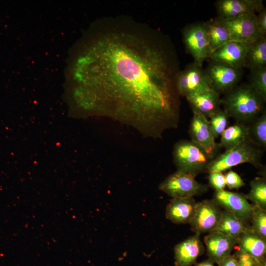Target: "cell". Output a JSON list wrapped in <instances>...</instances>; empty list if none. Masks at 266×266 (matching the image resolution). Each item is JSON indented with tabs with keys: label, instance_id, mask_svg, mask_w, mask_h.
I'll use <instances>...</instances> for the list:
<instances>
[{
	"label": "cell",
	"instance_id": "6da1fadb",
	"mask_svg": "<svg viewBox=\"0 0 266 266\" xmlns=\"http://www.w3.org/2000/svg\"><path fill=\"white\" fill-rule=\"evenodd\" d=\"M91 79L105 115L146 120L151 136L176 128L180 112L173 49L159 33L108 25L93 48Z\"/></svg>",
	"mask_w": 266,
	"mask_h": 266
},
{
	"label": "cell",
	"instance_id": "7a4b0ae2",
	"mask_svg": "<svg viewBox=\"0 0 266 266\" xmlns=\"http://www.w3.org/2000/svg\"><path fill=\"white\" fill-rule=\"evenodd\" d=\"M265 102L249 84L237 85L221 98V105L229 117L248 124L265 110Z\"/></svg>",
	"mask_w": 266,
	"mask_h": 266
},
{
	"label": "cell",
	"instance_id": "3957f363",
	"mask_svg": "<svg viewBox=\"0 0 266 266\" xmlns=\"http://www.w3.org/2000/svg\"><path fill=\"white\" fill-rule=\"evenodd\" d=\"M263 150L248 138L239 145L225 150L214 158L208 165L207 172H222L243 163L250 164L256 168H262Z\"/></svg>",
	"mask_w": 266,
	"mask_h": 266
},
{
	"label": "cell",
	"instance_id": "277c9868",
	"mask_svg": "<svg viewBox=\"0 0 266 266\" xmlns=\"http://www.w3.org/2000/svg\"><path fill=\"white\" fill-rule=\"evenodd\" d=\"M173 156L177 171L194 177L207 172L208 165L215 157L191 140L177 142L174 147Z\"/></svg>",
	"mask_w": 266,
	"mask_h": 266
},
{
	"label": "cell",
	"instance_id": "5b68a950",
	"mask_svg": "<svg viewBox=\"0 0 266 266\" xmlns=\"http://www.w3.org/2000/svg\"><path fill=\"white\" fill-rule=\"evenodd\" d=\"M183 39L188 52L194 62L202 66L204 61L209 58L211 50L206 22H195L185 27Z\"/></svg>",
	"mask_w": 266,
	"mask_h": 266
},
{
	"label": "cell",
	"instance_id": "8992f818",
	"mask_svg": "<svg viewBox=\"0 0 266 266\" xmlns=\"http://www.w3.org/2000/svg\"><path fill=\"white\" fill-rule=\"evenodd\" d=\"M159 189L172 198H189L205 193L208 186L198 182L190 174L177 171L163 180Z\"/></svg>",
	"mask_w": 266,
	"mask_h": 266
},
{
	"label": "cell",
	"instance_id": "52a82bcc",
	"mask_svg": "<svg viewBox=\"0 0 266 266\" xmlns=\"http://www.w3.org/2000/svg\"><path fill=\"white\" fill-rule=\"evenodd\" d=\"M177 88L180 96L186 98L212 89L205 70L194 62L179 72Z\"/></svg>",
	"mask_w": 266,
	"mask_h": 266
},
{
	"label": "cell",
	"instance_id": "ba28073f",
	"mask_svg": "<svg viewBox=\"0 0 266 266\" xmlns=\"http://www.w3.org/2000/svg\"><path fill=\"white\" fill-rule=\"evenodd\" d=\"M205 71L212 89L220 95L225 94L236 86L242 76V69L211 60Z\"/></svg>",
	"mask_w": 266,
	"mask_h": 266
},
{
	"label": "cell",
	"instance_id": "9c48e42d",
	"mask_svg": "<svg viewBox=\"0 0 266 266\" xmlns=\"http://www.w3.org/2000/svg\"><path fill=\"white\" fill-rule=\"evenodd\" d=\"M222 212L221 207L213 200L197 202L195 214L189 224L191 230L200 234L215 231Z\"/></svg>",
	"mask_w": 266,
	"mask_h": 266
},
{
	"label": "cell",
	"instance_id": "30bf717a",
	"mask_svg": "<svg viewBox=\"0 0 266 266\" xmlns=\"http://www.w3.org/2000/svg\"><path fill=\"white\" fill-rule=\"evenodd\" d=\"M212 200L221 208L233 213L240 220L249 225L253 205L248 202L244 195L224 189L215 191Z\"/></svg>",
	"mask_w": 266,
	"mask_h": 266
},
{
	"label": "cell",
	"instance_id": "8fae6325",
	"mask_svg": "<svg viewBox=\"0 0 266 266\" xmlns=\"http://www.w3.org/2000/svg\"><path fill=\"white\" fill-rule=\"evenodd\" d=\"M221 20L229 32L231 41L247 44L261 35L257 26L256 14H245L231 19Z\"/></svg>",
	"mask_w": 266,
	"mask_h": 266
},
{
	"label": "cell",
	"instance_id": "7c38bea8",
	"mask_svg": "<svg viewBox=\"0 0 266 266\" xmlns=\"http://www.w3.org/2000/svg\"><path fill=\"white\" fill-rule=\"evenodd\" d=\"M189 134L192 141L202 147L208 154L216 157L220 147L215 142L208 118L193 111V116L189 124Z\"/></svg>",
	"mask_w": 266,
	"mask_h": 266
},
{
	"label": "cell",
	"instance_id": "4fadbf2b",
	"mask_svg": "<svg viewBox=\"0 0 266 266\" xmlns=\"http://www.w3.org/2000/svg\"><path fill=\"white\" fill-rule=\"evenodd\" d=\"M215 6L217 17L222 20L245 14H256L264 7L262 0H218Z\"/></svg>",
	"mask_w": 266,
	"mask_h": 266
},
{
	"label": "cell",
	"instance_id": "5bb4252c",
	"mask_svg": "<svg viewBox=\"0 0 266 266\" xmlns=\"http://www.w3.org/2000/svg\"><path fill=\"white\" fill-rule=\"evenodd\" d=\"M237 239L214 231L204 237L208 258L217 263L231 253L237 245Z\"/></svg>",
	"mask_w": 266,
	"mask_h": 266
},
{
	"label": "cell",
	"instance_id": "9a60e30c",
	"mask_svg": "<svg viewBox=\"0 0 266 266\" xmlns=\"http://www.w3.org/2000/svg\"><path fill=\"white\" fill-rule=\"evenodd\" d=\"M247 43L230 41L213 51L211 60L221 62L237 69L244 67Z\"/></svg>",
	"mask_w": 266,
	"mask_h": 266
},
{
	"label": "cell",
	"instance_id": "2e32d148",
	"mask_svg": "<svg viewBox=\"0 0 266 266\" xmlns=\"http://www.w3.org/2000/svg\"><path fill=\"white\" fill-rule=\"evenodd\" d=\"M199 233L189 237L174 248L176 266H191L203 254L204 247Z\"/></svg>",
	"mask_w": 266,
	"mask_h": 266
},
{
	"label": "cell",
	"instance_id": "e0dca14e",
	"mask_svg": "<svg viewBox=\"0 0 266 266\" xmlns=\"http://www.w3.org/2000/svg\"><path fill=\"white\" fill-rule=\"evenodd\" d=\"M197 204L193 197L172 198L166 206V217L175 224H190Z\"/></svg>",
	"mask_w": 266,
	"mask_h": 266
},
{
	"label": "cell",
	"instance_id": "ac0fdd59",
	"mask_svg": "<svg viewBox=\"0 0 266 266\" xmlns=\"http://www.w3.org/2000/svg\"><path fill=\"white\" fill-rule=\"evenodd\" d=\"M193 111L209 118L220 109V95L213 89L186 98Z\"/></svg>",
	"mask_w": 266,
	"mask_h": 266
},
{
	"label": "cell",
	"instance_id": "d6986e66",
	"mask_svg": "<svg viewBox=\"0 0 266 266\" xmlns=\"http://www.w3.org/2000/svg\"><path fill=\"white\" fill-rule=\"evenodd\" d=\"M238 250L260 261L266 257V239L262 238L249 226L237 239Z\"/></svg>",
	"mask_w": 266,
	"mask_h": 266
},
{
	"label": "cell",
	"instance_id": "ffe728a7",
	"mask_svg": "<svg viewBox=\"0 0 266 266\" xmlns=\"http://www.w3.org/2000/svg\"><path fill=\"white\" fill-rule=\"evenodd\" d=\"M266 66V36L261 35L247 44L244 67L250 70Z\"/></svg>",
	"mask_w": 266,
	"mask_h": 266
},
{
	"label": "cell",
	"instance_id": "44dd1931",
	"mask_svg": "<svg viewBox=\"0 0 266 266\" xmlns=\"http://www.w3.org/2000/svg\"><path fill=\"white\" fill-rule=\"evenodd\" d=\"M220 137V147L225 150L234 147L248 139V124L236 122L227 127Z\"/></svg>",
	"mask_w": 266,
	"mask_h": 266
},
{
	"label": "cell",
	"instance_id": "7402d4cb",
	"mask_svg": "<svg viewBox=\"0 0 266 266\" xmlns=\"http://www.w3.org/2000/svg\"><path fill=\"white\" fill-rule=\"evenodd\" d=\"M233 213L223 210L215 231L235 239L249 227Z\"/></svg>",
	"mask_w": 266,
	"mask_h": 266
},
{
	"label": "cell",
	"instance_id": "603a6c76",
	"mask_svg": "<svg viewBox=\"0 0 266 266\" xmlns=\"http://www.w3.org/2000/svg\"><path fill=\"white\" fill-rule=\"evenodd\" d=\"M211 54L231 41L229 32L218 17L206 22Z\"/></svg>",
	"mask_w": 266,
	"mask_h": 266
},
{
	"label": "cell",
	"instance_id": "cb8c5ba5",
	"mask_svg": "<svg viewBox=\"0 0 266 266\" xmlns=\"http://www.w3.org/2000/svg\"><path fill=\"white\" fill-rule=\"evenodd\" d=\"M248 138L263 150L266 148V110L248 124Z\"/></svg>",
	"mask_w": 266,
	"mask_h": 266
},
{
	"label": "cell",
	"instance_id": "d4e9b609",
	"mask_svg": "<svg viewBox=\"0 0 266 266\" xmlns=\"http://www.w3.org/2000/svg\"><path fill=\"white\" fill-rule=\"evenodd\" d=\"M250 190L244 195L247 200L253 205L266 210V177H257L250 182Z\"/></svg>",
	"mask_w": 266,
	"mask_h": 266
},
{
	"label": "cell",
	"instance_id": "484cf974",
	"mask_svg": "<svg viewBox=\"0 0 266 266\" xmlns=\"http://www.w3.org/2000/svg\"><path fill=\"white\" fill-rule=\"evenodd\" d=\"M249 83L255 92L266 102V66L250 70Z\"/></svg>",
	"mask_w": 266,
	"mask_h": 266
},
{
	"label": "cell",
	"instance_id": "4316f807",
	"mask_svg": "<svg viewBox=\"0 0 266 266\" xmlns=\"http://www.w3.org/2000/svg\"><path fill=\"white\" fill-rule=\"evenodd\" d=\"M251 228L262 238L266 239V210L253 205Z\"/></svg>",
	"mask_w": 266,
	"mask_h": 266
},
{
	"label": "cell",
	"instance_id": "83f0119b",
	"mask_svg": "<svg viewBox=\"0 0 266 266\" xmlns=\"http://www.w3.org/2000/svg\"><path fill=\"white\" fill-rule=\"evenodd\" d=\"M229 118L226 111L221 108L209 118L210 126L215 139L220 136L227 128Z\"/></svg>",
	"mask_w": 266,
	"mask_h": 266
},
{
	"label": "cell",
	"instance_id": "f1b7e54d",
	"mask_svg": "<svg viewBox=\"0 0 266 266\" xmlns=\"http://www.w3.org/2000/svg\"><path fill=\"white\" fill-rule=\"evenodd\" d=\"M226 185L229 189H238L245 185L243 180L236 172L229 170L224 174Z\"/></svg>",
	"mask_w": 266,
	"mask_h": 266
},
{
	"label": "cell",
	"instance_id": "f546056e",
	"mask_svg": "<svg viewBox=\"0 0 266 266\" xmlns=\"http://www.w3.org/2000/svg\"><path fill=\"white\" fill-rule=\"evenodd\" d=\"M208 179L209 185L215 191L224 190L226 187L224 174L221 172L209 173Z\"/></svg>",
	"mask_w": 266,
	"mask_h": 266
},
{
	"label": "cell",
	"instance_id": "4dcf8cb0",
	"mask_svg": "<svg viewBox=\"0 0 266 266\" xmlns=\"http://www.w3.org/2000/svg\"><path fill=\"white\" fill-rule=\"evenodd\" d=\"M239 266H256L259 263L254 257L246 252L237 250L234 254Z\"/></svg>",
	"mask_w": 266,
	"mask_h": 266
},
{
	"label": "cell",
	"instance_id": "1f68e13d",
	"mask_svg": "<svg viewBox=\"0 0 266 266\" xmlns=\"http://www.w3.org/2000/svg\"><path fill=\"white\" fill-rule=\"evenodd\" d=\"M256 24L259 33L266 35V9L264 7L256 14Z\"/></svg>",
	"mask_w": 266,
	"mask_h": 266
},
{
	"label": "cell",
	"instance_id": "d6a6232c",
	"mask_svg": "<svg viewBox=\"0 0 266 266\" xmlns=\"http://www.w3.org/2000/svg\"><path fill=\"white\" fill-rule=\"evenodd\" d=\"M219 266H239L234 254L230 255L217 263Z\"/></svg>",
	"mask_w": 266,
	"mask_h": 266
},
{
	"label": "cell",
	"instance_id": "836d02e7",
	"mask_svg": "<svg viewBox=\"0 0 266 266\" xmlns=\"http://www.w3.org/2000/svg\"><path fill=\"white\" fill-rule=\"evenodd\" d=\"M214 262L209 258L201 262L196 263L194 266H214Z\"/></svg>",
	"mask_w": 266,
	"mask_h": 266
},
{
	"label": "cell",
	"instance_id": "e575fe53",
	"mask_svg": "<svg viewBox=\"0 0 266 266\" xmlns=\"http://www.w3.org/2000/svg\"><path fill=\"white\" fill-rule=\"evenodd\" d=\"M256 266H266V257L260 261Z\"/></svg>",
	"mask_w": 266,
	"mask_h": 266
}]
</instances>
